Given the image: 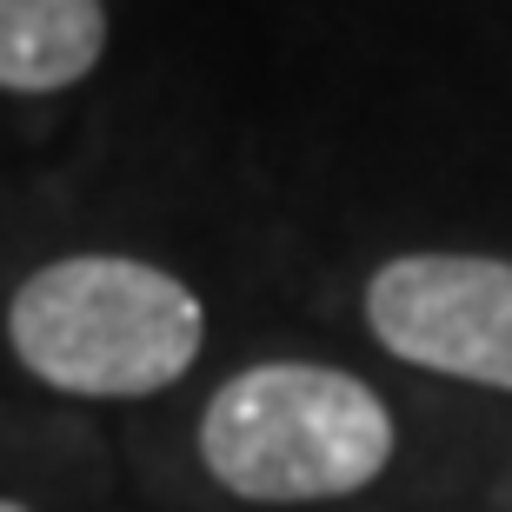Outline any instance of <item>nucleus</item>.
<instances>
[{"mask_svg": "<svg viewBox=\"0 0 512 512\" xmlns=\"http://www.w3.org/2000/svg\"><path fill=\"white\" fill-rule=\"evenodd\" d=\"M14 360L74 399H147L200 360L207 306L127 253H67L27 273L7 306Z\"/></svg>", "mask_w": 512, "mask_h": 512, "instance_id": "nucleus-1", "label": "nucleus"}, {"mask_svg": "<svg viewBox=\"0 0 512 512\" xmlns=\"http://www.w3.org/2000/svg\"><path fill=\"white\" fill-rule=\"evenodd\" d=\"M200 459L253 506L346 499L393 466V413L340 366L260 360L207 399Z\"/></svg>", "mask_w": 512, "mask_h": 512, "instance_id": "nucleus-2", "label": "nucleus"}, {"mask_svg": "<svg viewBox=\"0 0 512 512\" xmlns=\"http://www.w3.org/2000/svg\"><path fill=\"white\" fill-rule=\"evenodd\" d=\"M366 326L406 366L512 393V260L399 253L366 280Z\"/></svg>", "mask_w": 512, "mask_h": 512, "instance_id": "nucleus-3", "label": "nucleus"}, {"mask_svg": "<svg viewBox=\"0 0 512 512\" xmlns=\"http://www.w3.org/2000/svg\"><path fill=\"white\" fill-rule=\"evenodd\" d=\"M107 54L100 0H0V87L7 94H60L87 80Z\"/></svg>", "mask_w": 512, "mask_h": 512, "instance_id": "nucleus-4", "label": "nucleus"}, {"mask_svg": "<svg viewBox=\"0 0 512 512\" xmlns=\"http://www.w3.org/2000/svg\"><path fill=\"white\" fill-rule=\"evenodd\" d=\"M0 512H27V506H20V499H0Z\"/></svg>", "mask_w": 512, "mask_h": 512, "instance_id": "nucleus-5", "label": "nucleus"}]
</instances>
